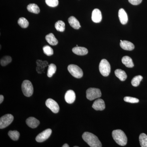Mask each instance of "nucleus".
I'll return each instance as SVG.
<instances>
[{
  "instance_id": "2",
  "label": "nucleus",
  "mask_w": 147,
  "mask_h": 147,
  "mask_svg": "<svg viewBox=\"0 0 147 147\" xmlns=\"http://www.w3.org/2000/svg\"><path fill=\"white\" fill-rule=\"evenodd\" d=\"M112 136L116 143L121 146H124L127 143V137L122 130L116 129L112 132Z\"/></svg>"
},
{
  "instance_id": "20",
  "label": "nucleus",
  "mask_w": 147,
  "mask_h": 147,
  "mask_svg": "<svg viewBox=\"0 0 147 147\" xmlns=\"http://www.w3.org/2000/svg\"><path fill=\"white\" fill-rule=\"evenodd\" d=\"M115 74L121 81H125L127 78V75L125 71L121 69H117L115 71Z\"/></svg>"
},
{
  "instance_id": "6",
  "label": "nucleus",
  "mask_w": 147,
  "mask_h": 147,
  "mask_svg": "<svg viewBox=\"0 0 147 147\" xmlns=\"http://www.w3.org/2000/svg\"><path fill=\"white\" fill-rule=\"evenodd\" d=\"M101 96L100 90L96 88H90L86 91V97L88 100H92Z\"/></svg>"
},
{
  "instance_id": "18",
  "label": "nucleus",
  "mask_w": 147,
  "mask_h": 147,
  "mask_svg": "<svg viewBox=\"0 0 147 147\" xmlns=\"http://www.w3.org/2000/svg\"><path fill=\"white\" fill-rule=\"evenodd\" d=\"M45 39L49 44L52 45H57L58 41L53 33H50L45 36Z\"/></svg>"
},
{
  "instance_id": "10",
  "label": "nucleus",
  "mask_w": 147,
  "mask_h": 147,
  "mask_svg": "<svg viewBox=\"0 0 147 147\" xmlns=\"http://www.w3.org/2000/svg\"><path fill=\"white\" fill-rule=\"evenodd\" d=\"M76 99V94L72 90H69L65 95V100L69 104L73 103Z\"/></svg>"
},
{
  "instance_id": "22",
  "label": "nucleus",
  "mask_w": 147,
  "mask_h": 147,
  "mask_svg": "<svg viewBox=\"0 0 147 147\" xmlns=\"http://www.w3.org/2000/svg\"><path fill=\"white\" fill-rule=\"evenodd\" d=\"M57 70V67L54 64L51 63L48 65L47 69V76L48 77H52L55 74Z\"/></svg>"
},
{
  "instance_id": "21",
  "label": "nucleus",
  "mask_w": 147,
  "mask_h": 147,
  "mask_svg": "<svg viewBox=\"0 0 147 147\" xmlns=\"http://www.w3.org/2000/svg\"><path fill=\"white\" fill-rule=\"evenodd\" d=\"M27 9L31 13L38 14L40 11L39 7L36 4L34 3L30 4L27 6Z\"/></svg>"
},
{
  "instance_id": "15",
  "label": "nucleus",
  "mask_w": 147,
  "mask_h": 147,
  "mask_svg": "<svg viewBox=\"0 0 147 147\" xmlns=\"http://www.w3.org/2000/svg\"><path fill=\"white\" fill-rule=\"evenodd\" d=\"M72 52L74 54L80 56H84L87 55L88 53V50L87 48L84 47L76 46L74 47L72 50Z\"/></svg>"
},
{
  "instance_id": "25",
  "label": "nucleus",
  "mask_w": 147,
  "mask_h": 147,
  "mask_svg": "<svg viewBox=\"0 0 147 147\" xmlns=\"http://www.w3.org/2000/svg\"><path fill=\"white\" fill-rule=\"evenodd\" d=\"M18 24L19 26L23 28H26L29 26V22L26 18L21 17L18 21Z\"/></svg>"
},
{
  "instance_id": "31",
  "label": "nucleus",
  "mask_w": 147,
  "mask_h": 147,
  "mask_svg": "<svg viewBox=\"0 0 147 147\" xmlns=\"http://www.w3.org/2000/svg\"><path fill=\"white\" fill-rule=\"evenodd\" d=\"M124 100L126 102L129 103H137L139 102V100L136 98L130 97V96H125L124 98Z\"/></svg>"
},
{
  "instance_id": "5",
  "label": "nucleus",
  "mask_w": 147,
  "mask_h": 147,
  "mask_svg": "<svg viewBox=\"0 0 147 147\" xmlns=\"http://www.w3.org/2000/svg\"><path fill=\"white\" fill-rule=\"evenodd\" d=\"M67 69L70 74L75 78L79 79L83 76V71L78 66L74 64L69 65L67 67Z\"/></svg>"
},
{
  "instance_id": "13",
  "label": "nucleus",
  "mask_w": 147,
  "mask_h": 147,
  "mask_svg": "<svg viewBox=\"0 0 147 147\" xmlns=\"http://www.w3.org/2000/svg\"><path fill=\"white\" fill-rule=\"evenodd\" d=\"M27 125L32 128H35L38 126L40 121L35 118L33 117H30L26 121Z\"/></svg>"
},
{
  "instance_id": "37",
  "label": "nucleus",
  "mask_w": 147,
  "mask_h": 147,
  "mask_svg": "<svg viewBox=\"0 0 147 147\" xmlns=\"http://www.w3.org/2000/svg\"><path fill=\"white\" fill-rule=\"evenodd\" d=\"M123 40H120V41L121 42H122V41Z\"/></svg>"
},
{
  "instance_id": "32",
  "label": "nucleus",
  "mask_w": 147,
  "mask_h": 147,
  "mask_svg": "<svg viewBox=\"0 0 147 147\" xmlns=\"http://www.w3.org/2000/svg\"><path fill=\"white\" fill-rule=\"evenodd\" d=\"M37 65L38 66L41 67H44L47 66L48 65V63L47 61H42L40 60H37L36 61Z\"/></svg>"
},
{
  "instance_id": "34",
  "label": "nucleus",
  "mask_w": 147,
  "mask_h": 147,
  "mask_svg": "<svg viewBox=\"0 0 147 147\" xmlns=\"http://www.w3.org/2000/svg\"><path fill=\"white\" fill-rule=\"evenodd\" d=\"M44 69H45V68H44V67H41L40 66H37L36 67L37 72L38 74H42V72L44 71Z\"/></svg>"
},
{
  "instance_id": "24",
  "label": "nucleus",
  "mask_w": 147,
  "mask_h": 147,
  "mask_svg": "<svg viewBox=\"0 0 147 147\" xmlns=\"http://www.w3.org/2000/svg\"><path fill=\"white\" fill-rule=\"evenodd\" d=\"M139 142L142 147H147V135L145 133H142L139 137Z\"/></svg>"
},
{
  "instance_id": "33",
  "label": "nucleus",
  "mask_w": 147,
  "mask_h": 147,
  "mask_svg": "<svg viewBox=\"0 0 147 147\" xmlns=\"http://www.w3.org/2000/svg\"><path fill=\"white\" fill-rule=\"evenodd\" d=\"M129 2L134 5H138L142 2V0H128Z\"/></svg>"
},
{
  "instance_id": "1",
  "label": "nucleus",
  "mask_w": 147,
  "mask_h": 147,
  "mask_svg": "<svg viewBox=\"0 0 147 147\" xmlns=\"http://www.w3.org/2000/svg\"><path fill=\"white\" fill-rule=\"evenodd\" d=\"M82 138L91 147H101L102 144L98 138L90 132H84L82 135Z\"/></svg>"
},
{
  "instance_id": "7",
  "label": "nucleus",
  "mask_w": 147,
  "mask_h": 147,
  "mask_svg": "<svg viewBox=\"0 0 147 147\" xmlns=\"http://www.w3.org/2000/svg\"><path fill=\"white\" fill-rule=\"evenodd\" d=\"M13 117L11 114H7L3 116L0 119V128H5L12 122Z\"/></svg>"
},
{
  "instance_id": "16",
  "label": "nucleus",
  "mask_w": 147,
  "mask_h": 147,
  "mask_svg": "<svg viewBox=\"0 0 147 147\" xmlns=\"http://www.w3.org/2000/svg\"><path fill=\"white\" fill-rule=\"evenodd\" d=\"M121 47L124 50L131 51L134 48V45L132 42L127 41V40H123L120 43Z\"/></svg>"
},
{
  "instance_id": "17",
  "label": "nucleus",
  "mask_w": 147,
  "mask_h": 147,
  "mask_svg": "<svg viewBox=\"0 0 147 147\" xmlns=\"http://www.w3.org/2000/svg\"><path fill=\"white\" fill-rule=\"evenodd\" d=\"M68 23L72 28L78 30L81 28V25L78 20L74 16H70L68 19Z\"/></svg>"
},
{
  "instance_id": "9",
  "label": "nucleus",
  "mask_w": 147,
  "mask_h": 147,
  "mask_svg": "<svg viewBox=\"0 0 147 147\" xmlns=\"http://www.w3.org/2000/svg\"><path fill=\"white\" fill-rule=\"evenodd\" d=\"M52 132L51 129H47L38 134L36 138V140L39 143L44 142L50 137Z\"/></svg>"
},
{
  "instance_id": "26",
  "label": "nucleus",
  "mask_w": 147,
  "mask_h": 147,
  "mask_svg": "<svg viewBox=\"0 0 147 147\" xmlns=\"http://www.w3.org/2000/svg\"><path fill=\"white\" fill-rule=\"evenodd\" d=\"M143 77L141 75L135 76L131 80V85L134 87H137L139 86L140 82L143 79Z\"/></svg>"
},
{
  "instance_id": "28",
  "label": "nucleus",
  "mask_w": 147,
  "mask_h": 147,
  "mask_svg": "<svg viewBox=\"0 0 147 147\" xmlns=\"http://www.w3.org/2000/svg\"><path fill=\"white\" fill-rule=\"evenodd\" d=\"M12 61V59L10 56H6L2 58L0 61L1 65L2 66H5L8 64L10 63Z\"/></svg>"
},
{
  "instance_id": "12",
  "label": "nucleus",
  "mask_w": 147,
  "mask_h": 147,
  "mask_svg": "<svg viewBox=\"0 0 147 147\" xmlns=\"http://www.w3.org/2000/svg\"><path fill=\"white\" fill-rule=\"evenodd\" d=\"M92 107L96 110L102 111L104 110L105 105L104 100L102 99H98L94 102Z\"/></svg>"
},
{
  "instance_id": "30",
  "label": "nucleus",
  "mask_w": 147,
  "mask_h": 147,
  "mask_svg": "<svg viewBox=\"0 0 147 147\" xmlns=\"http://www.w3.org/2000/svg\"><path fill=\"white\" fill-rule=\"evenodd\" d=\"M46 4L51 7H56L59 4L58 0H45Z\"/></svg>"
},
{
  "instance_id": "23",
  "label": "nucleus",
  "mask_w": 147,
  "mask_h": 147,
  "mask_svg": "<svg viewBox=\"0 0 147 147\" xmlns=\"http://www.w3.org/2000/svg\"><path fill=\"white\" fill-rule=\"evenodd\" d=\"M55 28L58 31L63 32L65 30V24L63 21L59 20L55 23Z\"/></svg>"
},
{
  "instance_id": "14",
  "label": "nucleus",
  "mask_w": 147,
  "mask_h": 147,
  "mask_svg": "<svg viewBox=\"0 0 147 147\" xmlns=\"http://www.w3.org/2000/svg\"><path fill=\"white\" fill-rule=\"evenodd\" d=\"M118 15L121 24L123 25L126 24L128 21V17L126 12L123 9L121 8L119 10Z\"/></svg>"
},
{
  "instance_id": "27",
  "label": "nucleus",
  "mask_w": 147,
  "mask_h": 147,
  "mask_svg": "<svg viewBox=\"0 0 147 147\" xmlns=\"http://www.w3.org/2000/svg\"><path fill=\"white\" fill-rule=\"evenodd\" d=\"M8 136L13 141H17L19 139L20 134L18 131L10 130L8 133Z\"/></svg>"
},
{
  "instance_id": "29",
  "label": "nucleus",
  "mask_w": 147,
  "mask_h": 147,
  "mask_svg": "<svg viewBox=\"0 0 147 147\" xmlns=\"http://www.w3.org/2000/svg\"><path fill=\"white\" fill-rule=\"evenodd\" d=\"M43 51L44 54L48 56H51L54 54V51L52 47L48 45H45L43 47Z\"/></svg>"
},
{
  "instance_id": "35",
  "label": "nucleus",
  "mask_w": 147,
  "mask_h": 147,
  "mask_svg": "<svg viewBox=\"0 0 147 147\" xmlns=\"http://www.w3.org/2000/svg\"><path fill=\"white\" fill-rule=\"evenodd\" d=\"M4 100V96L2 95H0V104L2 103L3 101Z\"/></svg>"
},
{
  "instance_id": "3",
  "label": "nucleus",
  "mask_w": 147,
  "mask_h": 147,
  "mask_svg": "<svg viewBox=\"0 0 147 147\" xmlns=\"http://www.w3.org/2000/svg\"><path fill=\"white\" fill-rule=\"evenodd\" d=\"M22 90L23 94L27 97H30L34 92L33 86L31 82L29 80H24L22 84Z\"/></svg>"
},
{
  "instance_id": "11",
  "label": "nucleus",
  "mask_w": 147,
  "mask_h": 147,
  "mask_svg": "<svg viewBox=\"0 0 147 147\" xmlns=\"http://www.w3.org/2000/svg\"><path fill=\"white\" fill-rule=\"evenodd\" d=\"M101 11L98 9H95L92 12V20L94 23H98L102 20Z\"/></svg>"
},
{
  "instance_id": "8",
  "label": "nucleus",
  "mask_w": 147,
  "mask_h": 147,
  "mask_svg": "<svg viewBox=\"0 0 147 147\" xmlns=\"http://www.w3.org/2000/svg\"><path fill=\"white\" fill-rule=\"evenodd\" d=\"M45 105L53 113H57L59 111V106L57 102L52 98H48L45 102Z\"/></svg>"
},
{
  "instance_id": "36",
  "label": "nucleus",
  "mask_w": 147,
  "mask_h": 147,
  "mask_svg": "<svg viewBox=\"0 0 147 147\" xmlns=\"http://www.w3.org/2000/svg\"><path fill=\"white\" fill-rule=\"evenodd\" d=\"M69 147V145L67 144H64L63 145V146H62V147Z\"/></svg>"
},
{
  "instance_id": "19",
  "label": "nucleus",
  "mask_w": 147,
  "mask_h": 147,
  "mask_svg": "<svg viewBox=\"0 0 147 147\" xmlns=\"http://www.w3.org/2000/svg\"><path fill=\"white\" fill-rule=\"evenodd\" d=\"M122 62L125 66L129 68H131L134 67L132 59L128 56H124L122 59Z\"/></svg>"
},
{
  "instance_id": "4",
  "label": "nucleus",
  "mask_w": 147,
  "mask_h": 147,
  "mask_svg": "<svg viewBox=\"0 0 147 147\" xmlns=\"http://www.w3.org/2000/svg\"><path fill=\"white\" fill-rule=\"evenodd\" d=\"M99 71L104 76H109L110 72V65L107 60L103 59L100 62L99 65Z\"/></svg>"
}]
</instances>
